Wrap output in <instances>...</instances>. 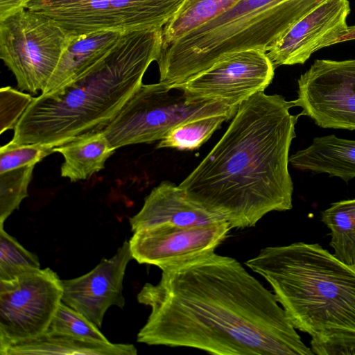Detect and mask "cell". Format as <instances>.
<instances>
[{
	"instance_id": "obj_8",
	"label": "cell",
	"mask_w": 355,
	"mask_h": 355,
	"mask_svg": "<svg viewBox=\"0 0 355 355\" xmlns=\"http://www.w3.org/2000/svg\"><path fill=\"white\" fill-rule=\"evenodd\" d=\"M184 0H31L26 9L73 36L163 28Z\"/></svg>"
},
{
	"instance_id": "obj_15",
	"label": "cell",
	"mask_w": 355,
	"mask_h": 355,
	"mask_svg": "<svg viewBox=\"0 0 355 355\" xmlns=\"http://www.w3.org/2000/svg\"><path fill=\"white\" fill-rule=\"evenodd\" d=\"M223 221L225 220L191 201L178 185L168 180L153 189L140 211L129 219L133 232L161 224L189 227Z\"/></svg>"
},
{
	"instance_id": "obj_26",
	"label": "cell",
	"mask_w": 355,
	"mask_h": 355,
	"mask_svg": "<svg viewBox=\"0 0 355 355\" xmlns=\"http://www.w3.org/2000/svg\"><path fill=\"white\" fill-rule=\"evenodd\" d=\"M47 144H14L10 141L0 148V173L23 166L35 165L54 152Z\"/></svg>"
},
{
	"instance_id": "obj_20",
	"label": "cell",
	"mask_w": 355,
	"mask_h": 355,
	"mask_svg": "<svg viewBox=\"0 0 355 355\" xmlns=\"http://www.w3.org/2000/svg\"><path fill=\"white\" fill-rule=\"evenodd\" d=\"M239 1L184 0L175 14L163 27L162 46L178 40L214 19Z\"/></svg>"
},
{
	"instance_id": "obj_30",
	"label": "cell",
	"mask_w": 355,
	"mask_h": 355,
	"mask_svg": "<svg viewBox=\"0 0 355 355\" xmlns=\"http://www.w3.org/2000/svg\"><path fill=\"white\" fill-rule=\"evenodd\" d=\"M355 40V24L348 27L346 33L338 40V44Z\"/></svg>"
},
{
	"instance_id": "obj_19",
	"label": "cell",
	"mask_w": 355,
	"mask_h": 355,
	"mask_svg": "<svg viewBox=\"0 0 355 355\" xmlns=\"http://www.w3.org/2000/svg\"><path fill=\"white\" fill-rule=\"evenodd\" d=\"M114 148L101 131L92 132L54 148L62 155L61 176L71 182L85 180L105 168Z\"/></svg>"
},
{
	"instance_id": "obj_10",
	"label": "cell",
	"mask_w": 355,
	"mask_h": 355,
	"mask_svg": "<svg viewBox=\"0 0 355 355\" xmlns=\"http://www.w3.org/2000/svg\"><path fill=\"white\" fill-rule=\"evenodd\" d=\"M293 106L323 128L355 130V59L315 60L297 80Z\"/></svg>"
},
{
	"instance_id": "obj_22",
	"label": "cell",
	"mask_w": 355,
	"mask_h": 355,
	"mask_svg": "<svg viewBox=\"0 0 355 355\" xmlns=\"http://www.w3.org/2000/svg\"><path fill=\"white\" fill-rule=\"evenodd\" d=\"M233 116L218 114L182 123L159 140L157 148H170L178 150H194L200 148L224 121Z\"/></svg>"
},
{
	"instance_id": "obj_28",
	"label": "cell",
	"mask_w": 355,
	"mask_h": 355,
	"mask_svg": "<svg viewBox=\"0 0 355 355\" xmlns=\"http://www.w3.org/2000/svg\"><path fill=\"white\" fill-rule=\"evenodd\" d=\"M311 349L317 355H355V334H339L312 338Z\"/></svg>"
},
{
	"instance_id": "obj_3",
	"label": "cell",
	"mask_w": 355,
	"mask_h": 355,
	"mask_svg": "<svg viewBox=\"0 0 355 355\" xmlns=\"http://www.w3.org/2000/svg\"><path fill=\"white\" fill-rule=\"evenodd\" d=\"M163 28L124 33L99 64L83 75L34 97L14 129V144L56 147L101 130L143 84L162 47Z\"/></svg>"
},
{
	"instance_id": "obj_16",
	"label": "cell",
	"mask_w": 355,
	"mask_h": 355,
	"mask_svg": "<svg viewBox=\"0 0 355 355\" xmlns=\"http://www.w3.org/2000/svg\"><path fill=\"white\" fill-rule=\"evenodd\" d=\"M124 33L103 31L76 37L63 53L42 93H47L83 75L103 61Z\"/></svg>"
},
{
	"instance_id": "obj_14",
	"label": "cell",
	"mask_w": 355,
	"mask_h": 355,
	"mask_svg": "<svg viewBox=\"0 0 355 355\" xmlns=\"http://www.w3.org/2000/svg\"><path fill=\"white\" fill-rule=\"evenodd\" d=\"M133 259L129 241H125L113 257L103 259L80 277L62 280V302L80 313L98 328L112 306L123 309V282L128 263Z\"/></svg>"
},
{
	"instance_id": "obj_24",
	"label": "cell",
	"mask_w": 355,
	"mask_h": 355,
	"mask_svg": "<svg viewBox=\"0 0 355 355\" xmlns=\"http://www.w3.org/2000/svg\"><path fill=\"white\" fill-rule=\"evenodd\" d=\"M46 331L68 335L88 341L110 342L101 333L100 328L62 302Z\"/></svg>"
},
{
	"instance_id": "obj_5",
	"label": "cell",
	"mask_w": 355,
	"mask_h": 355,
	"mask_svg": "<svg viewBox=\"0 0 355 355\" xmlns=\"http://www.w3.org/2000/svg\"><path fill=\"white\" fill-rule=\"evenodd\" d=\"M320 0H239L214 19L162 47L159 82L183 83L232 53L278 40Z\"/></svg>"
},
{
	"instance_id": "obj_2",
	"label": "cell",
	"mask_w": 355,
	"mask_h": 355,
	"mask_svg": "<svg viewBox=\"0 0 355 355\" xmlns=\"http://www.w3.org/2000/svg\"><path fill=\"white\" fill-rule=\"evenodd\" d=\"M292 107V101L264 92L241 103L221 139L178 185L187 198L232 229L291 209L288 154L299 117Z\"/></svg>"
},
{
	"instance_id": "obj_21",
	"label": "cell",
	"mask_w": 355,
	"mask_h": 355,
	"mask_svg": "<svg viewBox=\"0 0 355 355\" xmlns=\"http://www.w3.org/2000/svg\"><path fill=\"white\" fill-rule=\"evenodd\" d=\"M321 220L331 230L334 255L355 267V198L334 202L321 213Z\"/></svg>"
},
{
	"instance_id": "obj_6",
	"label": "cell",
	"mask_w": 355,
	"mask_h": 355,
	"mask_svg": "<svg viewBox=\"0 0 355 355\" xmlns=\"http://www.w3.org/2000/svg\"><path fill=\"white\" fill-rule=\"evenodd\" d=\"M172 90L160 82L142 84L101 131L116 149L159 141L189 121L218 114L234 117L238 109L221 101L191 100L181 92L173 94Z\"/></svg>"
},
{
	"instance_id": "obj_17",
	"label": "cell",
	"mask_w": 355,
	"mask_h": 355,
	"mask_svg": "<svg viewBox=\"0 0 355 355\" xmlns=\"http://www.w3.org/2000/svg\"><path fill=\"white\" fill-rule=\"evenodd\" d=\"M289 163L301 171L327 173L347 182L355 178V140L334 135L315 137L307 148L291 155Z\"/></svg>"
},
{
	"instance_id": "obj_13",
	"label": "cell",
	"mask_w": 355,
	"mask_h": 355,
	"mask_svg": "<svg viewBox=\"0 0 355 355\" xmlns=\"http://www.w3.org/2000/svg\"><path fill=\"white\" fill-rule=\"evenodd\" d=\"M349 0H320L266 50L275 67L303 64L313 53L338 44L348 29Z\"/></svg>"
},
{
	"instance_id": "obj_23",
	"label": "cell",
	"mask_w": 355,
	"mask_h": 355,
	"mask_svg": "<svg viewBox=\"0 0 355 355\" xmlns=\"http://www.w3.org/2000/svg\"><path fill=\"white\" fill-rule=\"evenodd\" d=\"M35 165L23 166L0 173V225L28 196V185Z\"/></svg>"
},
{
	"instance_id": "obj_12",
	"label": "cell",
	"mask_w": 355,
	"mask_h": 355,
	"mask_svg": "<svg viewBox=\"0 0 355 355\" xmlns=\"http://www.w3.org/2000/svg\"><path fill=\"white\" fill-rule=\"evenodd\" d=\"M231 229L225 221L189 227L161 224L135 232L129 244L139 263L163 270L215 252Z\"/></svg>"
},
{
	"instance_id": "obj_27",
	"label": "cell",
	"mask_w": 355,
	"mask_h": 355,
	"mask_svg": "<svg viewBox=\"0 0 355 355\" xmlns=\"http://www.w3.org/2000/svg\"><path fill=\"white\" fill-rule=\"evenodd\" d=\"M1 133L8 129H15L19 119L32 103L34 97L16 90L11 87H1Z\"/></svg>"
},
{
	"instance_id": "obj_11",
	"label": "cell",
	"mask_w": 355,
	"mask_h": 355,
	"mask_svg": "<svg viewBox=\"0 0 355 355\" xmlns=\"http://www.w3.org/2000/svg\"><path fill=\"white\" fill-rule=\"evenodd\" d=\"M275 67L266 52L250 49L225 56L205 71L171 89L193 101L223 102L239 107L271 83Z\"/></svg>"
},
{
	"instance_id": "obj_9",
	"label": "cell",
	"mask_w": 355,
	"mask_h": 355,
	"mask_svg": "<svg viewBox=\"0 0 355 355\" xmlns=\"http://www.w3.org/2000/svg\"><path fill=\"white\" fill-rule=\"evenodd\" d=\"M62 294V280L49 268L0 280V350L45 333Z\"/></svg>"
},
{
	"instance_id": "obj_18",
	"label": "cell",
	"mask_w": 355,
	"mask_h": 355,
	"mask_svg": "<svg viewBox=\"0 0 355 355\" xmlns=\"http://www.w3.org/2000/svg\"><path fill=\"white\" fill-rule=\"evenodd\" d=\"M132 344L99 343L46 331L34 338L12 343L0 350L1 355H136Z\"/></svg>"
},
{
	"instance_id": "obj_4",
	"label": "cell",
	"mask_w": 355,
	"mask_h": 355,
	"mask_svg": "<svg viewBox=\"0 0 355 355\" xmlns=\"http://www.w3.org/2000/svg\"><path fill=\"white\" fill-rule=\"evenodd\" d=\"M270 285L295 329L355 334V267L318 243L267 247L245 262Z\"/></svg>"
},
{
	"instance_id": "obj_25",
	"label": "cell",
	"mask_w": 355,
	"mask_h": 355,
	"mask_svg": "<svg viewBox=\"0 0 355 355\" xmlns=\"http://www.w3.org/2000/svg\"><path fill=\"white\" fill-rule=\"evenodd\" d=\"M33 268H40L37 257L25 249L0 225V280L10 279Z\"/></svg>"
},
{
	"instance_id": "obj_29",
	"label": "cell",
	"mask_w": 355,
	"mask_h": 355,
	"mask_svg": "<svg viewBox=\"0 0 355 355\" xmlns=\"http://www.w3.org/2000/svg\"><path fill=\"white\" fill-rule=\"evenodd\" d=\"M31 0H0V20L26 9Z\"/></svg>"
},
{
	"instance_id": "obj_1",
	"label": "cell",
	"mask_w": 355,
	"mask_h": 355,
	"mask_svg": "<svg viewBox=\"0 0 355 355\" xmlns=\"http://www.w3.org/2000/svg\"><path fill=\"white\" fill-rule=\"evenodd\" d=\"M137 301L150 307L139 343L216 355H313L275 294L215 252L162 270Z\"/></svg>"
},
{
	"instance_id": "obj_7",
	"label": "cell",
	"mask_w": 355,
	"mask_h": 355,
	"mask_svg": "<svg viewBox=\"0 0 355 355\" xmlns=\"http://www.w3.org/2000/svg\"><path fill=\"white\" fill-rule=\"evenodd\" d=\"M76 37L52 19L24 9L0 20V58L20 90L42 93Z\"/></svg>"
}]
</instances>
